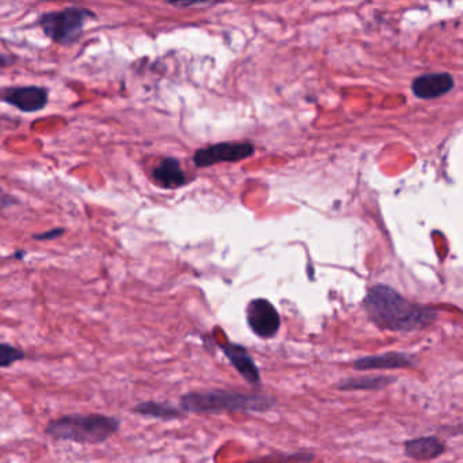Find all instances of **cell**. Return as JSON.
Returning <instances> with one entry per match:
<instances>
[{"label": "cell", "mask_w": 463, "mask_h": 463, "mask_svg": "<svg viewBox=\"0 0 463 463\" xmlns=\"http://www.w3.org/2000/svg\"><path fill=\"white\" fill-rule=\"evenodd\" d=\"M363 307L371 324L384 332H421L435 324L439 317L436 308L411 302L386 284L371 287Z\"/></svg>", "instance_id": "6da1fadb"}, {"label": "cell", "mask_w": 463, "mask_h": 463, "mask_svg": "<svg viewBox=\"0 0 463 463\" xmlns=\"http://www.w3.org/2000/svg\"><path fill=\"white\" fill-rule=\"evenodd\" d=\"M276 403L275 398L260 392L210 389L181 395L178 406L185 414L265 413Z\"/></svg>", "instance_id": "7a4b0ae2"}, {"label": "cell", "mask_w": 463, "mask_h": 463, "mask_svg": "<svg viewBox=\"0 0 463 463\" xmlns=\"http://www.w3.org/2000/svg\"><path fill=\"white\" fill-rule=\"evenodd\" d=\"M121 421L115 416L102 413H71L51 420L45 425L48 438L56 441L77 444H101L120 430Z\"/></svg>", "instance_id": "3957f363"}, {"label": "cell", "mask_w": 463, "mask_h": 463, "mask_svg": "<svg viewBox=\"0 0 463 463\" xmlns=\"http://www.w3.org/2000/svg\"><path fill=\"white\" fill-rule=\"evenodd\" d=\"M96 18L97 15L91 10L72 6L59 12L45 13L37 21V25L51 42L71 45L82 36L86 24Z\"/></svg>", "instance_id": "277c9868"}, {"label": "cell", "mask_w": 463, "mask_h": 463, "mask_svg": "<svg viewBox=\"0 0 463 463\" xmlns=\"http://www.w3.org/2000/svg\"><path fill=\"white\" fill-rule=\"evenodd\" d=\"M246 324L249 329L262 340L275 338L280 332L281 317L278 308L264 298H256L246 306Z\"/></svg>", "instance_id": "5b68a950"}, {"label": "cell", "mask_w": 463, "mask_h": 463, "mask_svg": "<svg viewBox=\"0 0 463 463\" xmlns=\"http://www.w3.org/2000/svg\"><path fill=\"white\" fill-rule=\"evenodd\" d=\"M254 146L249 142H226L200 148L194 156V162L197 167L213 166L221 162L243 161L253 156Z\"/></svg>", "instance_id": "8992f818"}, {"label": "cell", "mask_w": 463, "mask_h": 463, "mask_svg": "<svg viewBox=\"0 0 463 463\" xmlns=\"http://www.w3.org/2000/svg\"><path fill=\"white\" fill-rule=\"evenodd\" d=\"M0 101L17 108L24 113L42 112L50 101V91L42 86H18L0 91Z\"/></svg>", "instance_id": "52a82bcc"}, {"label": "cell", "mask_w": 463, "mask_h": 463, "mask_svg": "<svg viewBox=\"0 0 463 463\" xmlns=\"http://www.w3.org/2000/svg\"><path fill=\"white\" fill-rule=\"evenodd\" d=\"M219 348L222 349L224 356L232 363V367L242 376L246 383L253 387L261 386V371H260L256 360L251 356L250 352H249L246 346L241 345L238 343H232V341H226L224 344H219Z\"/></svg>", "instance_id": "ba28073f"}, {"label": "cell", "mask_w": 463, "mask_h": 463, "mask_svg": "<svg viewBox=\"0 0 463 463\" xmlns=\"http://www.w3.org/2000/svg\"><path fill=\"white\" fill-rule=\"evenodd\" d=\"M417 356L409 352L389 351L379 354H368L352 362V368L356 371L402 370L414 367Z\"/></svg>", "instance_id": "9c48e42d"}, {"label": "cell", "mask_w": 463, "mask_h": 463, "mask_svg": "<svg viewBox=\"0 0 463 463\" xmlns=\"http://www.w3.org/2000/svg\"><path fill=\"white\" fill-rule=\"evenodd\" d=\"M454 86L455 80L451 74L435 72L417 77L411 82V93L420 99H435L446 96Z\"/></svg>", "instance_id": "30bf717a"}, {"label": "cell", "mask_w": 463, "mask_h": 463, "mask_svg": "<svg viewBox=\"0 0 463 463\" xmlns=\"http://www.w3.org/2000/svg\"><path fill=\"white\" fill-rule=\"evenodd\" d=\"M447 446L439 436L427 435L408 439L403 443V455L417 462H430L438 459L446 452Z\"/></svg>", "instance_id": "8fae6325"}, {"label": "cell", "mask_w": 463, "mask_h": 463, "mask_svg": "<svg viewBox=\"0 0 463 463\" xmlns=\"http://www.w3.org/2000/svg\"><path fill=\"white\" fill-rule=\"evenodd\" d=\"M398 381L397 376L392 375H365V376H351V378H344L335 384V389L340 392H376V390H383L392 386Z\"/></svg>", "instance_id": "7c38bea8"}, {"label": "cell", "mask_w": 463, "mask_h": 463, "mask_svg": "<svg viewBox=\"0 0 463 463\" xmlns=\"http://www.w3.org/2000/svg\"><path fill=\"white\" fill-rule=\"evenodd\" d=\"M153 178L159 186L165 189H175L185 185L186 175L181 167L180 161L175 158H165L153 170Z\"/></svg>", "instance_id": "4fadbf2b"}, {"label": "cell", "mask_w": 463, "mask_h": 463, "mask_svg": "<svg viewBox=\"0 0 463 463\" xmlns=\"http://www.w3.org/2000/svg\"><path fill=\"white\" fill-rule=\"evenodd\" d=\"M135 414L150 419L162 420V421H175L185 419L186 414L181 411L180 406L169 402H158V401H145L132 408Z\"/></svg>", "instance_id": "5bb4252c"}, {"label": "cell", "mask_w": 463, "mask_h": 463, "mask_svg": "<svg viewBox=\"0 0 463 463\" xmlns=\"http://www.w3.org/2000/svg\"><path fill=\"white\" fill-rule=\"evenodd\" d=\"M26 359L25 351L12 345V344L0 343V368H10L15 363Z\"/></svg>", "instance_id": "9a60e30c"}, {"label": "cell", "mask_w": 463, "mask_h": 463, "mask_svg": "<svg viewBox=\"0 0 463 463\" xmlns=\"http://www.w3.org/2000/svg\"><path fill=\"white\" fill-rule=\"evenodd\" d=\"M17 199H15L13 194H7L4 189H0V211L13 207V205L17 204Z\"/></svg>", "instance_id": "2e32d148"}, {"label": "cell", "mask_w": 463, "mask_h": 463, "mask_svg": "<svg viewBox=\"0 0 463 463\" xmlns=\"http://www.w3.org/2000/svg\"><path fill=\"white\" fill-rule=\"evenodd\" d=\"M66 232L64 229H53L51 232H42V234L33 235L34 241H51L61 237Z\"/></svg>", "instance_id": "e0dca14e"}, {"label": "cell", "mask_w": 463, "mask_h": 463, "mask_svg": "<svg viewBox=\"0 0 463 463\" xmlns=\"http://www.w3.org/2000/svg\"><path fill=\"white\" fill-rule=\"evenodd\" d=\"M14 56L7 55V53H0V74L4 72L5 69L14 64Z\"/></svg>", "instance_id": "ac0fdd59"}, {"label": "cell", "mask_w": 463, "mask_h": 463, "mask_svg": "<svg viewBox=\"0 0 463 463\" xmlns=\"http://www.w3.org/2000/svg\"><path fill=\"white\" fill-rule=\"evenodd\" d=\"M249 463H259V462H249Z\"/></svg>", "instance_id": "d6986e66"}]
</instances>
